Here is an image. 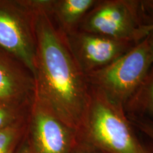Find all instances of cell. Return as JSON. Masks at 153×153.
<instances>
[{
  "label": "cell",
  "mask_w": 153,
  "mask_h": 153,
  "mask_svg": "<svg viewBox=\"0 0 153 153\" xmlns=\"http://www.w3.org/2000/svg\"><path fill=\"white\" fill-rule=\"evenodd\" d=\"M35 12L36 55L34 97L78 132L91 98V87L45 9L46 0H29Z\"/></svg>",
  "instance_id": "cell-1"
},
{
  "label": "cell",
  "mask_w": 153,
  "mask_h": 153,
  "mask_svg": "<svg viewBox=\"0 0 153 153\" xmlns=\"http://www.w3.org/2000/svg\"><path fill=\"white\" fill-rule=\"evenodd\" d=\"M79 137L105 153H151L139 140L123 107L92 88Z\"/></svg>",
  "instance_id": "cell-2"
},
{
  "label": "cell",
  "mask_w": 153,
  "mask_h": 153,
  "mask_svg": "<svg viewBox=\"0 0 153 153\" xmlns=\"http://www.w3.org/2000/svg\"><path fill=\"white\" fill-rule=\"evenodd\" d=\"M153 58L146 38L106 68L88 74L91 88L123 108L146 77Z\"/></svg>",
  "instance_id": "cell-3"
},
{
  "label": "cell",
  "mask_w": 153,
  "mask_h": 153,
  "mask_svg": "<svg viewBox=\"0 0 153 153\" xmlns=\"http://www.w3.org/2000/svg\"><path fill=\"white\" fill-rule=\"evenodd\" d=\"M78 30L139 43L148 33L143 1L99 0Z\"/></svg>",
  "instance_id": "cell-4"
},
{
  "label": "cell",
  "mask_w": 153,
  "mask_h": 153,
  "mask_svg": "<svg viewBox=\"0 0 153 153\" xmlns=\"http://www.w3.org/2000/svg\"><path fill=\"white\" fill-rule=\"evenodd\" d=\"M0 48L34 75L35 12L27 1H0Z\"/></svg>",
  "instance_id": "cell-5"
},
{
  "label": "cell",
  "mask_w": 153,
  "mask_h": 153,
  "mask_svg": "<svg viewBox=\"0 0 153 153\" xmlns=\"http://www.w3.org/2000/svg\"><path fill=\"white\" fill-rule=\"evenodd\" d=\"M26 136L31 153H72L79 143L78 132L59 119L35 97Z\"/></svg>",
  "instance_id": "cell-6"
},
{
  "label": "cell",
  "mask_w": 153,
  "mask_h": 153,
  "mask_svg": "<svg viewBox=\"0 0 153 153\" xmlns=\"http://www.w3.org/2000/svg\"><path fill=\"white\" fill-rule=\"evenodd\" d=\"M66 38L72 55L86 76L109 65L136 44L79 30Z\"/></svg>",
  "instance_id": "cell-7"
},
{
  "label": "cell",
  "mask_w": 153,
  "mask_h": 153,
  "mask_svg": "<svg viewBox=\"0 0 153 153\" xmlns=\"http://www.w3.org/2000/svg\"><path fill=\"white\" fill-rule=\"evenodd\" d=\"M35 81L33 74L20 62L0 55V101L33 102Z\"/></svg>",
  "instance_id": "cell-8"
},
{
  "label": "cell",
  "mask_w": 153,
  "mask_h": 153,
  "mask_svg": "<svg viewBox=\"0 0 153 153\" xmlns=\"http://www.w3.org/2000/svg\"><path fill=\"white\" fill-rule=\"evenodd\" d=\"M99 0H48L47 12L55 26L68 36L79 29L81 23Z\"/></svg>",
  "instance_id": "cell-9"
},
{
  "label": "cell",
  "mask_w": 153,
  "mask_h": 153,
  "mask_svg": "<svg viewBox=\"0 0 153 153\" xmlns=\"http://www.w3.org/2000/svg\"><path fill=\"white\" fill-rule=\"evenodd\" d=\"M124 109L128 116L145 117L153 120V65Z\"/></svg>",
  "instance_id": "cell-10"
},
{
  "label": "cell",
  "mask_w": 153,
  "mask_h": 153,
  "mask_svg": "<svg viewBox=\"0 0 153 153\" xmlns=\"http://www.w3.org/2000/svg\"><path fill=\"white\" fill-rule=\"evenodd\" d=\"M28 119L20 120L0 130V153H14L23 140L27 130Z\"/></svg>",
  "instance_id": "cell-11"
},
{
  "label": "cell",
  "mask_w": 153,
  "mask_h": 153,
  "mask_svg": "<svg viewBox=\"0 0 153 153\" xmlns=\"http://www.w3.org/2000/svg\"><path fill=\"white\" fill-rule=\"evenodd\" d=\"M32 104L33 102L22 104L14 101H0V130L27 118Z\"/></svg>",
  "instance_id": "cell-12"
},
{
  "label": "cell",
  "mask_w": 153,
  "mask_h": 153,
  "mask_svg": "<svg viewBox=\"0 0 153 153\" xmlns=\"http://www.w3.org/2000/svg\"><path fill=\"white\" fill-rule=\"evenodd\" d=\"M143 1L148 26V33L145 38L148 41L153 58V0Z\"/></svg>",
  "instance_id": "cell-13"
},
{
  "label": "cell",
  "mask_w": 153,
  "mask_h": 153,
  "mask_svg": "<svg viewBox=\"0 0 153 153\" xmlns=\"http://www.w3.org/2000/svg\"><path fill=\"white\" fill-rule=\"evenodd\" d=\"M133 126L138 128L153 142V120L145 117L128 116Z\"/></svg>",
  "instance_id": "cell-14"
},
{
  "label": "cell",
  "mask_w": 153,
  "mask_h": 153,
  "mask_svg": "<svg viewBox=\"0 0 153 153\" xmlns=\"http://www.w3.org/2000/svg\"><path fill=\"white\" fill-rule=\"evenodd\" d=\"M72 153H105L104 152L97 150L93 147L89 146L85 143L80 142L79 143L76 148L74 149Z\"/></svg>",
  "instance_id": "cell-15"
},
{
  "label": "cell",
  "mask_w": 153,
  "mask_h": 153,
  "mask_svg": "<svg viewBox=\"0 0 153 153\" xmlns=\"http://www.w3.org/2000/svg\"><path fill=\"white\" fill-rule=\"evenodd\" d=\"M14 153H31L26 135H25V137H24V140H23L20 144H19L18 148L16 149V152Z\"/></svg>",
  "instance_id": "cell-16"
}]
</instances>
